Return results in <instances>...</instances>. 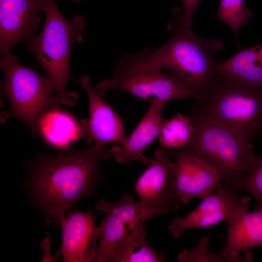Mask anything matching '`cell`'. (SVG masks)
Instances as JSON below:
<instances>
[{
    "label": "cell",
    "mask_w": 262,
    "mask_h": 262,
    "mask_svg": "<svg viewBox=\"0 0 262 262\" xmlns=\"http://www.w3.org/2000/svg\"><path fill=\"white\" fill-rule=\"evenodd\" d=\"M112 156L111 148L96 144L81 149L66 147L56 153H40L28 163L29 195L38 209L60 225L66 211L95 193L105 179L101 161Z\"/></svg>",
    "instance_id": "obj_1"
},
{
    "label": "cell",
    "mask_w": 262,
    "mask_h": 262,
    "mask_svg": "<svg viewBox=\"0 0 262 262\" xmlns=\"http://www.w3.org/2000/svg\"><path fill=\"white\" fill-rule=\"evenodd\" d=\"M173 16L167 26L172 33L170 38L158 48L145 49L139 52L152 66L184 81L201 98L216 77L213 53L222 51L224 45L219 40L197 35L184 20L180 9L174 8Z\"/></svg>",
    "instance_id": "obj_2"
},
{
    "label": "cell",
    "mask_w": 262,
    "mask_h": 262,
    "mask_svg": "<svg viewBox=\"0 0 262 262\" xmlns=\"http://www.w3.org/2000/svg\"><path fill=\"white\" fill-rule=\"evenodd\" d=\"M189 115L218 125L253 144L262 136V87L216 75Z\"/></svg>",
    "instance_id": "obj_3"
},
{
    "label": "cell",
    "mask_w": 262,
    "mask_h": 262,
    "mask_svg": "<svg viewBox=\"0 0 262 262\" xmlns=\"http://www.w3.org/2000/svg\"><path fill=\"white\" fill-rule=\"evenodd\" d=\"M44 12L46 19L42 31L27 43L26 49L34 53L40 66L52 81L56 94L55 108L76 103L77 92L66 91L68 82L73 80L70 57L73 43L84 41L82 32L87 21L82 15L67 20L60 12L55 0H46Z\"/></svg>",
    "instance_id": "obj_4"
},
{
    "label": "cell",
    "mask_w": 262,
    "mask_h": 262,
    "mask_svg": "<svg viewBox=\"0 0 262 262\" xmlns=\"http://www.w3.org/2000/svg\"><path fill=\"white\" fill-rule=\"evenodd\" d=\"M188 116L194 127L188 149L213 168L225 186L237 192L240 183L254 166L258 155L253 152V144L218 125Z\"/></svg>",
    "instance_id": "obj_5"
},
{
    "label": "cell",
    "mask_w": 262,
    "mask_h": 262,
    "mask_svg": "<svg viewBox=\"0 0 262 262\" xmlns=\"http://www.w3.org/2000/svg\"><path fill=\"white\" fill-rule=\"evenodd\" d=\"M0 68L4 78L1 91L10 104V108L2 112L1 122L17 117L28 125L33 136H37L41 119L54 109L52 81L21 63L14 54L1 58Z\"/></svg>",
    "instance_id": "obj_6"
},
{
    "label": "cell",
    "mask_w": 262,
    "mask_h": 262,
    "mask_svg": "<svg viewBox=\"0 0 262 262\" xmlns=\"http://www.w3.org/2000/svg\"><path fill=\"white\" fill-rule=\"evenodd\" d=\"M94 88L100 97L108 90L119 89L150 103L156 99L166 103L179 98H201L184 81L152 66L139 52L124 54L117 61L112 78L101 80Z\"/></svg>",
    "instance_id": "obj_7"
},
{
    "label": "cell",
    "mask_w": 262,
    "mask_h": 262,
    "mask_svg": "<svg viewBox=\"0 0 262 262\" xmlns=\"http://www.w3.org/2000/svg\"><path fill=\"white\" fill-rule=\"evenodd\" d=\"M155 160L136 180L140 203L152 215L173 212L180 206L175 193L176 166L166 149L155 150Z\"/></svg>",
    "instance_id": "obj_8"
},
{
    "label": "cell",
    "mask_w": 262,
    "mask_h": 262,
    "mask_svg": "<svg viewBox=\"0 0 262 262\" xmlns=\"http://www.w3.org/2000/svg\"><path fill=\"white\" fill-rule=\"evenodd\" d=\"M96 208L106 214L98 227L100 240L96 256L116 246L136 228L153 217L139 201H135L126 192L115 202L99 199Z\"/></svg>",
    "instance_id": "obj_9"
},
{
    "label": "cell",
    "mask_w": 262,
    "mask_h": 262,
    "mask_svg": "<svg viewBox=\"0 0 262 262\" xmlns=\"http://www.w3.org/2000/svg\"><path fill=\"white\" fill-rule=\"evenodd\" d=\"M225 185L215 194L203 199L199 205L185 217L174 219L167 229L173 238L179 237L189 229L203 228L226 223L239 212L249 209V197H239Z\"/></svg>",
    "instance_id": "obj_10"
},
{
    "label": "cell",
    "mask_w": 262,
    "mask_h": 262,
    "mask_svg": "<svg viewBox=\"0 0 262 262\" xmlns=\"http://www.w3.org/2000/svg\"><path fill=\"white\" fill-rule=\"evenodd\" d=\"M46 0H0V54L29 42L40 27Z\"/></svg>",
    "instance_id": "obj_11"
},
{
    "label": "cell",
    "mask_w": 262,
    "mask_h": 262,
    "mask_svg": "<svg viewBox=\"0 0 262 262\" xmlns=\"http://www.w3.org/2000/svg\"><path fill=\"white\" fill-rule=\"evenodd\" d=\"M168 150L175 164V193L180 202L188 204L194 198L203 199L219 187L222 179L218 173L192 154L187 146Z\"/></svg>",
    "instance_id": "obj_12"
},
{
    "label": "cell",
    "mask_w": 262,
    "mask_h": 262,
    "mask_svg": "<svg viewBox=\"0 0 262 262\" xmlns=\"http://www.w3.org/2000/svg\"><path fill=\"white\" fill-rule=\"evenodd\" d=\"M96 217L90 211L69 210L60 221L62 242L59 253L66 262H95L99 238Z\"/></svg>",
    "instance_id": "obj_13"
},
{
    "label": "cell",
    "mask_w": 262,
    "mask_h": 262,
    "mask_svg": "<svg viewBox=\"0 0 262 262\" xmlns=\"http://www.w3.org/2000/svg\"><path fill=\"white\" fill-rule=\"evenodd\" d=\"M78 82L86 91L89 101V118L81 121L86 135L85 145L92 141L99 145L108 143L123 145L128 137L120 116L90 85L88 76L83 75Z\"/></svg>",
    "instance_id": "obj_14"
},
{
    "label": "cell",
    "mask_w": 262,
    "mask_h": 262,
    "mask_svg": "<svg viewBox=\"0 0 262 262\" xmlns=\"http://www.w3.org/2000/svg\"><path fill=\"white\" fill-rule=\"evenodd\" d=\"M248 209L239 212L227 222V239L220 255L236 262L254 261L248 250L262 246V204L253 212Z\"/></svg>",
    "instance_id": "obj_15"
},
{
    "label": "cell",
    "mask_w": 262,
    "mask_h": 262,
    "mask_svg": "<svg viewBox=\"0 0 262 262\" xmlns=\"http://www.w3.org/2000/svg\"><path fill=\"white\" fill-rule=\"evenodd\" d=\"M165 104L162 100L155 99L126 143L122 147L115 146L111 148L117 163L129 164L141 160L148 166L153 163L154 160L147 157L143 152L159 136L164 120L163 113Z\"/></svg>",
    "instance_id": "obj_16"
},
{
    "label": "cell",
    "mask_w": 262,
    "mask_h": 262,
    "mask_svg": "<svg viewBox=\"0 0 262 262\" xmlns=\"http://www.w3.org/2000/svg\"><path fill=\"white\" fill-rule=\"evenodd\" d=\"M147 233V227L139 226L116 246L97 255L95 262H168L164 252L157 251L149 244Z\"/></svg>",
    "instance_id": "obj_17"
},
{
    "label": "cell",
    "mask_w": 262,
    "mask_h": 262,
    "mask_svg": "<svg viewBox=\"0 0 262 262\" xmlns=\"http://www.w3.org/2000/svg\"><path fill=\"white\" fill-rule=\"evenodd\" d=\"M214 71L216 75L262 87V43L241 49L228 59L216 63Z\"/></svg>",
    "instance_id": "obj_18"
},
{
    "label": "cell",
    "mask_w": 262,
    "mask_h": 262,
    "mask_svg": "<svg viewBox=\"0 0 262 262\" xmlns=\"http://www.w3.org/2000/svg\"><path fill=\"white\" fill-rule=\"evenodd\" d=\"M39 132L51 145L64 147L84 135L82 125L59 109H52L43 116L39 123Z\"/></svg>",
    "instance_id": "obj_19"
},
{
    "label": "cell",
    "mask_w": 262,
    "mask_h": 262,
    "mask_svg": "<svg viewBox=\"0 0 262 262\" xmlns=\"http://www.w3.org/2000/svg\"><path fill=\"white\" fill-rule=\"evenodd\" d=\"M193 131L194 127L188 115L178 113L164 120L158 136L159 141L164 149L182 148L189 143Z\"/></svg>",
    "instance_id": "obj_20"
},
{
    "label": "cell",
    "mask_w": 262,
    "mask_h": 262,
    "mask_svg": "<svg viewBox=\"0 0 262 262\" xmlns=\"http://www.w3.org/2000/svg\"><path fill=\"white\" fill-rule=\"evenodd\" d=\"M252 16L253 12L246 6L245 0H221L215 17L225 22L234 32L239 48L240 28L247 25Z\"/></svg>",
    "instance_id": "obj_21"
},
{
    "label": "cell",
    "mask_w": 262,
    "mask_h": 262,
    "mask_svg": "<svg viewBox=\"0 0 262 262\" xmlns=\"http://www.w3.org/2000/svg\"><path fill=\"white\" fill-rule=\"evenodd\" d=\"M210 233L200 239L192 249H183L178 256L181 262H236L230 257L217 255L209 250Z\"/></svg>",
    "instance_id": "obj_22"
},
{
    "label": "cell",
    "mask_w": 262,
    "mask_h": 262,
    "mask_svg": "<svg viewBox=\"0 0 262 262\" xmlns=\"http://www.w3.org/2000/svg\"><path fill=\"white\" fill-rule=\"evenodd\" d=\"M238 191L246 192L255 199L257 206L262 204V158L257 155L253 169L240 183Z\"/></svg>",
    "instance_id": "obj_23"
},
{
    "label": "cell",
    "mask_w": 262,
    "mask_h": 262,
    "mask_svg": "<svg viewBox=\"0 0 262 262\" xmlns=\"http://www.w3.org/2000/svg\"><path fill=\"white\" fill-rule=\"evenodd\" d=\"M181 1L184 7V12L182 13L183 19L187 24L192 25L193 14L201 0H181Z\"/></svg>",
    "instance_id": "obj_24"
},
{
    "label": "cell",
    "mask_w": 262,
    "mask_h": 262,
    "mask_svg": "<svg viewBox=\"0 0 262 262\" xmlns=\"http://www.w3.org/2000/svg\"><path fill=\"white\" fill-rule=\"evenodd\" d=\"M72 0L77 2V1H79L80 0Z\"/></svg>",
    "instance_id": "obj_25"
}]
</instances>
